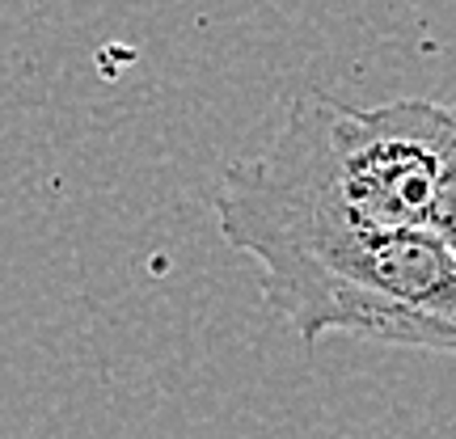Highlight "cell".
<instances>
[{
	"mask_svg": "<svg viewBox=\"0 0 456 439\" xmlns=\"http://www.w3.org/2000/svg\"><path fill=\"white\" fill-rule=\"evenodd\" d=\"M216 220L249 262L402 232L456 237V118L427 98L300 93L275 140L224 169Z\"/></svg>",
	"mask_w": 456,
	"mask_h": 439,
	"instance_id": "6da1fadb",
	"label": "cell"
},
{
	"mask_svg": "<svg viewBox=\"0 0 456 439\" xmlns=\"http://www.w3.org/2000/svg\"><path fill=\"white\" fill-rule=\"evenodd\" d=\"M262 300L305 342H363L448 355L456 342L452 237L402 232L380 241L283 249L254 262Z\"/></svg>",
	"mask_w": 456,
	"mask_h": 439,
	"instance_id": "7a4b0ae2",
	"label": "cell"
}]
</instances>
